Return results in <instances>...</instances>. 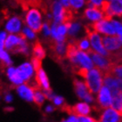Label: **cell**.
Listing matches in <instances>:
<instances>
[{
	"label": "cell",
	"instance_id": "6da1fadb",
	"mask_svg": "<svg viewBox=\"0 0 122 122\" xmlns=\"http://www.w3.org/2000/svg\"><path fill=\"white\" fill-rule=\"evenodd\" d=\"M102 71L101 70L95 66L91 71H88L87 76L86 77V86H87L91 93H97L101 88L102 86Z\"/></svg>",
	"mask_w": 122,
	"mask_h": 122
},
{
	"label": "cell",
	"instance_id": "7a4b0ae2",
	"mask_svg": "<svg viewBox=\"0 0 122 122\" xmlns=\"http://www.w3.org/2000/svg\"><path fill=\"white\" fill-rule=\"evenodd\" d=\"M86 32L87 34V38H89L90 42H91L92 46L93 47V49L96 51H98L99 53L104 55V56L107 57L108 52L106 51L103 44H102V38L99 37V35L97 33V31L92 28L91 25H86Z\"/></svg>",
	"mask_w": 122,
	"mask_h": 122
},
{
	"label": "cell",
	"instance_id": "3957f363",
	"mask_svg": "<svg viewBox=\"0 0 122 122\" xmlns=\"http://www.w3.org/2000/svg\"><path fill=\"white\" fill-rule=\"evenodd\" d=\"M26 24L33 31L38 32L43 28L41 24V14L36 8H30L25 16Z\"/></svg>",
	"mask_w": 122,
	"mask_h": 122
},
{
	"label": "cell",
	"instance_id": "277c9868",
	"mask_svg": "<svg viewBox=\"0 0 122 122\" xmlns=\"http://www.w3.org/2000/svg\"><path fill=\"white\" fill-rule=\"evenodd\" d=\"M102 44L108 53H115L122 51V43L117 35L112 37H110V35H106L102 38Z\"/></svg>",
	"mask_w": 122,
	"mask_h": 122
},
{
	"label": "cell",
	"instance_id": "5b68a950",
	"mask_svg": "<svg viewBox=\"0 0 122 122\" xmlns=\"http://www.w3.org/2000/svg\"><path fill=\"white\" fill-rule=\"evenodd\" d=\"M61 109L64 112H68L69 114L74 115L77 117L87 116L91 112V108H90L89 105H87L86 103H78L73 107L64 105V106H61Z\"/></svg>",
	"mask_w": 122,
	"mask_h": 122
},
{
	"label": "cell",
	"instance_id": "8992f818",
	"mask_svg": "<svg viewBox=\"0 0 122 122\" xmlns=\"http://www.w3.org/2000/svg\"><path fill=\"white\" fill-rule=\"evenodd\" d=\"M91 26L97 32H100L105 35L110 36L116 35V30L111 21H107L105 19L93 21V23L91 24Z\"/></svg>",
	"mask_w": 122,
	"mask_h": 122
},
{
	"label": "cell",
	"instance_id": "52a82bcc",
	"mask_svg": "<svg viewBox=\"0 0 122 122\" xmlns=\"http://www.w3.org/2000/svg\"><path fill=\"white\" fill-rule=\"evenodd\" d=\"M111 100H112V94L111 91L107 86H101V88L98 92V98H97V103L99 105V107L102 109H106L111 107Z\"/></svg>",
	"mask_w": 122,
	"mask_h": 122
},
{
	"label": "cell",
	"instance_id": "ba28073f",
	"mask_svg": "<svg viewBox=\"0 0 122 122\" xmlns=\"http://www.w3.org/2000/svg\"><path fill=\"white\" fill-rule=\"evenodd\" d=\"M86 53L91 54L93 62L95 63L96 66H98L101 70V71L107 70L108 68V66H110V64H111V61L107 57H104V55L99 53L98 51H96L95 50H92L90 47L86 51Z\"/></svg>",
	"mask_w": 122,
	"mask_h": 122
},
{
	"label": "cell",
	"instance_id": "9c48e42d",
	"mask_svg": "<svg viewBox=\"0 0 122 122\" xmlns=\"http://www.w3.org/2000/svg\"><path fill=\"white\" fill-rule=\"evenodd\" d=\"M74 89L76 92L77 95L79 96V99H85L86 102H93V98L91 95V92H89L87 86L86 84H84L83 82L79 81V79H74Z\"/></svg>",
	"mask_w": 122,
	"mask_h": 122
},
{
	"label": "cell",
	"instance_id": "30bf717a",
	"mask_svg": "<svg viewBox=\"0 0 122 122\" xmlns=\"http://www.w3.org/2000/svg\"><path fill=\"white\" fill-rule=\"evenodd\" d=\"M71 63L72 64V66H84V67H86L87 69H92L93 67L92 61L91 60V59L87 55L86 52L81 51L79 50L75 55L74 59L71 61Z\"/></svg>",
	"mask_w": 122,
	"mask_h": 122
},
{
	"label": "cell",
	"instance_id": "8fae6325",
	"mask_svg": "<svg viewBox=\"0 0 122 122\" xmlns=\"http://www.w3.org/2000/svg\"><path fill=\"white\" fill-rule=\"evenodd\" d=\"M99 121L100 122H118L122 121V116H120L114 109L106 108L104 112H102L101 116L99 117Z\"/></svg>",
	"mask_w": 122,
	"mask_h": 122
},
{
	"label": "cell",
	"instance_id": "7c38bea8",
	"mask_svg": "<svg viewBox=\"0 0 122 122\" xmlns=\"http://www.w3.org/2000/svg\"><path fill=\"white\" fill-rule=\"evenodd\" d=\"M16 70H17V73L18 74V76L20 77L24 81H28L32 76L33 68L29 63L23 64Z\"/></svg>",
	"mask_w": 122,
	"mask_h": 122
},
{
	"label": "cell",
	"instance_id": "4fadbf2b",
	"mask_svg": "<svg viewBox=\"0 0 122 122\" xmlns=\"http://www.w3.org/2000/svg\"><path fill=\"white\" fill-rule=\"evenodd\" d=\"M84 17L92 21H98L104 18V14L99 9L91 6V7L86 9L84 12Z\"/></svg>",
	"mask_w": 122,
	"mask_h": 122
},
{
	"label": "cell",
	"instance_id": "5bb4252c",
	"mask_svg": "<svg viewBox=\"0 0 122 122\" xmlns=\"http://www.w3.org/2000/svg\"><path fill=\"white\" fill-rule=\"evenodd\" d=\"M36 73H37L36 74V82L38 83V86L46 90L51 89L47 76H46L45 71L42 69V67L38 69V71H36Z\"/></svg>",
	"mask_w": 122,
	"mask_h": 122
},
{
	"label": "cell",
	"instance_id": "9a60e30c",
	"mask_svg": "<svg viewBox=\"0 0 122 122\" xmlns=\"http://www.w3.org/2000/svg\"><path fill=\"white\" fill-rule=\"evenodd\" d=\"M51 10L53 12L54 23L59 24V22H62L64 12V7H62V4L60 2H58V1H54L51 4Z\"/></svg>",
	"mask_w": 122,
	"mask_h": 122
},
{
	"label": "cell",
	"instance_id": "2e32d148",
	"mask_svg": "<svg viewBox=\"0 0 122 122\" xmlns=\"http://www.w3.org/2000/svg\"><path fill=\"white\" fill-rule=\"evenodd\" d=\"M111 107L122 116V92L112 94Z\"/></svg>",
	"mask_w": 122,
	"mask_h": 122
},
{
	"label": "cell",
	"instance_id": "e0dca14e",
	"mask_svg": "<svg viewBox=\"0 0 122 122\" xmlns=\"http://www.w3.org/2000/svg\"><path fill=\"white\" fill-rule=\"evenodd\" d=\"M18 94L20 95L23 99L28 100V101H31L33 100V94H34V91L31 87H30L27 85H22L17 88Z\"/></svg>",
	"mask_w": 122,
	"mask_h": 122
},
{
	"label": "cell",
	"instance_id": "ac0fdd59",
	"mask_svg": "<svg viewBox=\"0 0 122 122\" xmlns=\"http://www.w3.org/2000/svg\"><path fill=\"white\" fill-rule=\"evenodd\" d=\"M20 27H21V21L18 17H14L11 19H10L9 22L7 23V25H6V26H5L7 31H9L10 33L19 31Z\"/></svg>",
	"mask_w": 122,
	"mask_h": 122
},
{
	"label": "cell",
	"instance_id": "d6986e66",
	"mask_svg": "<svg viewBox=\"0 0 122 122\" xmlns=\"http://www.w3.org/2000/svg\"><path fill=\"white\" fill-rule=\"evenodd\" d=\"M46 51L43 46L39 41H36L35 44L33 45V56L39 59H43L44 58H46Z\"/></svg>",
	"mask_w": 122,
	"mask_h": 122
},
{
	"label": "cell",
	"instance_id": "ffe728a7",
	"mask_svg": "<svg viewBox=\"0 0 122 122\" xmlns=\"http://www.w3.org/2000/svg\"><path fill=\"white\" fill-rule=\"evenodd\" d=\"M7 75L9 77V79L14 83L15 85H21L23 83V79H21L20 77L18 76V74L17 73V70L13 67H9L7 70Z\"/></svg>",
	"mask_w": 122,
	"mask_h": 122
},
{
	"label": "cell",
	"instance_id": "44dd1931",
	"mask_svg": "<svg viewBox=\"0 0 122 122\" xmlns=\"http://www.w3.org/2000/svg\"><path fill=\"white\" fill-rule=\"evenodd\" d=\"M46 99V96L44 92L40 91V89L34 90V94H33V101L35 102V104L38 107H41Z\"/></svg>",
	"mask_w": 122,
	"mask_h": 122
},
{
	"label": "cell",
	"instance_id": "7402d4cb",
	"mask_svg": "<svg viewBox=\"0 0 122 122\" xmlns=\"http://www.w3.org/2000/svg\"><path fill=\"white\" fill-rule=\"evenodd\" d=\"M3 49L4 48H0V61H1V65L3 66H8L11 65L12 62L10 59V57H9L8 53L5 52Z\"/></svg>",
	"mask_w": 122,
	"mask_h": 122
},
{
	"label": "cell",
	"instance_id": "603a6c76",
	"mask_svg": "<svg viewBox=\"0 0 122 122\" xmlns=\"http://www.w3.org/2000/svg\"><path fill=\"white\" fill-rule=\"evenodd\" d=\"M77 44H78V46H79V50L86 51L87 50L89 49V42H88L87 37L84 38L83 39H81V40L77 41Z\"/></svg>",
	"mask_w": 122,
	"mask_h": 122
},
{
	"label": "cell",
	"instance_id": "cb8c5ba5",
	"mask_svg": "<svg viewBox=\"0 0 122 122\" xmlns=\"http://www.w3.org/2000/svg\"><path fill=\"white\" fill-rule=\"evenodd\" d=\"M85 0H70V7L73 10H79L84 5Z\"/></svg>",
	"mask_w": 122,
	"mask_h": 122
},
{
	"label": "cell",
	"instance_id": "d4e9b609",
	"mask_svg": "<svg viewBox=\"0 0 122 122\" xmlns=\"http://www.w3.org/2000/svg\"><path fill=\"white\" fill-rule=\"evenodd\" d=\"M79 28H80V25L79 24H71V27L68 29V33L70 36H75L78 31L79 30Z\"/></svg>",
	"mask_w": 122,
	"mask_h": 122
},
{
	"label": "cell",
	"instance_id": "484cf974",
	"mask_svg": "<svg viewBox=\"0 0 122 122\" xmlns=\"http://www.w3.org/2000/svg\"><path fill=\"white\" fill-rule=\"evenodd\" d=\"M31 64H32L33 69H34L35 71H38V69L42 67V66H41V59H38V58H36V57H34V56H33V58L31 59Z\"/></svg>",
	"mask_w": 122,
	"mask_h": 122
},
{
	"label": "cell",
	"instance_id": "4316f807",
	"mask_svg": "<svg viewBox=\"0 0 122 122\" xmlns=\"http://www.w3.org/2000/svg\"><path fill=\"white\" fill-rule=\"evenodd\" d=\"M87 5H90L92 7H96L99 9V6L101 4L102 0H86Z\"/></svg>",
	"mask_w": 122,
	"mask_h": 122
},
{
	"label": "cell",
	"instance_id": "83f0119b",
	"mask_svg": "<svg viewBox=\"0 0 122 122\" xmlns=\"http://www.w3.org/2000/svg\"><path fill=\"white\" fill-rule=\"evenodd\" d=\"M24 33L26 35V37L29 38H35V34L34 32L32 31L31 29H29L28 27H25V28L24 29Z\"/></svg>",
	"mask_w": 122,
	"mask_h": 122
},
{
	"label": "cell",
	"instance_id": "f1b7e54d",
	"mask_svg": "<svg viewBox=\"0 0 122 122\" xmlns=\"http://www.w3.org/2000/svg\"><path fill=\"white\" fill-rule=\"evenodd\" d=\"M79 121H84V122H95L97 121L95 119L91 117H87V116H79L78 117Z\"/></svg>",
	"mask_w": 122,
	"mask_h": 122
},
{
	"label": "cell",
	"instance_id": "f546056e",
	"mask_svg": "<svg viewBox=\"0 0 122 122\" xmlns=\"http://www.w3.org/2000/svg\"><path fill=\"white\" fill-rule=\"evenodd\" d=\"M5 38H6V33L4 32V31L0 32V48H4Z\"/></svg>",
	"mask_w": 122,
	"mask_h": 122
},
{
	"label": "cell",
	"instance_id": "4dcf8cb0",
	"mask_svg": "<svg viewBox=\"0 0 122 122\" xmlns=\"http://www.w3.org/2000/svg\"><path fill=\"white\" fill-rule=\"evenodd\" d=\"M53 102L54 104L56 105V106H61V105L63 104L64 102V99L62 97H59V96H55L53 99Z\"/></svg>",
	"mask_w": 122,
	"mask_h": 122
},
{
	"label": "cell",
	"instance_id": "1f68e13d",
	"mask_svg": "<svg viewBox=\"0 0 122 122\" xmlns=\"http://www.w3.org/2000/svg\"><path fill=\"white\" fill-rule=\"evenodd\" d=\"M43 30H44V32H45V35H46V37H48V36L51 34V30H50V28H49L47 23L44 24L43 25Z\"/></svg>",
	"mask_w": 122,
	"mask_h": 122
},
{
	"label": "cell",
	"instance_id": "d6a6232c",
	"mask_svg": "<svg viewBox=\"0 0 122 122\" xmlns=\"http://www.w3.org/2000/svg\"><path fill=\"white\" fill-rule=\"evenodd\" d=\"M61 4L65 6V7H69L70 6V0H60Z\"/></svg>",
	"mask_w": 122,
	"mask_h": 122
},
{
	"label": "cell",
	"instance_id": "836d02e7",
	"mask_svg": "<svg viewBox=\"0 0 122 122\" xmlns=\"http://www.w3.org/2000/svg\"><path fill=\"white\" fill-rule=\"evenodd\" d=\"M5 101L8 102V103H9V102H10V101H11V100H12V96H11L10 94L7 93V94H6V95H5Z\"/></svg>",
	"mask_w": 122,
	"mask_h": 122
},
{
	"label": "cell",
	"instance_id": "e575fe53",
	"mask_svg": "<svg viewBox=\"0 0 122 122\" xmlns=\"http://www.w3.org/2000/svg\"><path fill=\"white\" fill-rule=\"evenodd\" d=\"M54 111V107H51V106H49V107H46V112H51Z\"/></svg>",
	"mask_w": 122,
	"mask_h": 122
},
{
	"label": "cell",
	"instance_id": "d590c367",
	"mask_svg": "<svg viewBox=\"0 0 122 122\" xmlns=\"http://www.w3.org/2000/svg\"><path fill=\"white\" fill-rule=\"evenodd\" d=\"M5 111H13V108H6L5 109Z\"/></svg>",
	"mask_w": 122,
	"mask_h": 122
}]
</instances>
